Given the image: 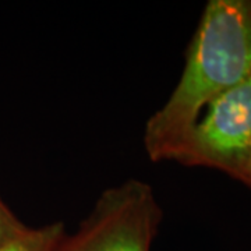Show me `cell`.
Instances as JSON below:
<instances>
[{
    "instance_id": "1",
    "label": "cell",
    "mask_w": 251,
    "mask_h": 251,
    "mask_svg": "<svg viewBox=\"0 0 251 251\" xmlns=\"http://www.w3.org/2000/svg\"><path fill=\"white\" fill-rule=\"evenodd\" d=\"M251 75V0L208 1L169 98L144 127L145 152L171 161L204 109Z\"/></svg>"
},
{
    "instance_id": "2",
    "label": "cell",
    "mask_w": 251,
    "mask_h": 251,
    "mask_svg": "<svg viewBox=\"0 0 251 251\" xmlns=\"http://www.w3.org/2000/svg\"><path fill=\"white\" fill-rule=\"evenodd\" d=\"M162 221L152 187L128 179L106 188L72 234L56 251H151Z\"/></svg>"
},
{
    "instance_id": "3",
    "label": "cell",
    "mask_w": 251,
    "mask_h": 251,
    "mask_svg": "<svg viewBox=\"0 0 251 251\" xmlns=\"http://www.w3.org/2000/svg\"><path fill=\"white\" fill-rule=\"evenodd\" d=\"M251 150V75L208 103L171 161L243 181Z\"/></svg>"
},
{
    "instance_id": "4",
    "label": "cell",
    "mask_w": 251,
    "mask_h": 251,
    "mask_svg": "<svg viewBox=\"0 0 251 251\" xmlns=\"http://www.w3.org/2000/svg\"><path fill=\"white\" fill-rule=\"evenodd\" d=\"M66 234L62 222L28 227L14 240L1 246L0 251H56Z\"/></svg>"
},
{
    "instance_id": "5",
    "label": "cell",
    "mask_w": 251,
    "mask_h": 251,
    "mask_svg": "<svg viewBox=\"0 0 251 251\" xmlns=\"http://www.w3.org/2000/svg\"><path fill=\"white\" fill-rule=\"evenodd\" d=\"M28 227L0 197V247L24 233Z\"/></svg>"
},
{
    "instance_id": "6",
    "label": "cell",
    "mask_w": 251,
    "mask_h": 251,
    "mask_svg": "<svg viewBox=\"0 0 251 251\" xmlns=\"http://www.w3.org/2000/svg\"><path fill=\"white\" fill-rule=\"evenodd\" d=\"M246 186L251 187V150L250 153H249V159H247V165H246V172H244V177H243V181Z\"/></svg>"
}]
</instances>
